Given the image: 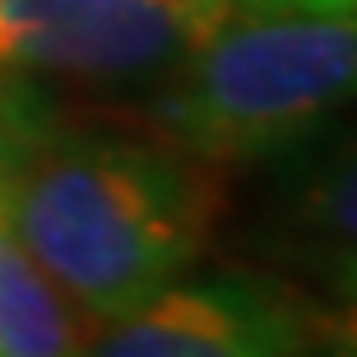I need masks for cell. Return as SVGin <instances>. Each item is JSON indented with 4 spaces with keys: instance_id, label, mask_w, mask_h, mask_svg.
I'll list each match as a JSON object with an SVG mask.
<instances>
[{
    "instance_id": "1",
    "label": "cell",
    "mask_w": 357,
    "mask_h": 357,
    "mask_svg": "<svg viewBox=\"0 0 357 357\" xmlns=\"http://www.w3.org/2000/svg\"><path fill=\"white\" fill-rule=\"evenodd\" d=\"M227 213V172L144 121L47 112L10 185L5 223L102 325L199 265Z\"/></svg>"
},
{
    "instance_id": "2",
    "label": "cell",
    "mask_w": 357,
    "mask_h": 357,
    "mask_svg": "<svg viewBox=\"0 0 357 357\" xmlns=\"http://www.w3.org/2000/svg\"><path fill=\"white\" fill-rule=\"evenodd\" d=\"M357 102V14L223 19L153 93L144 126L213 167L283 158Z\"/></svg>"
},
{
    "instance_id": "3",
    "label": "cell",
    "mask_w": 357,
    "mask_h": 357,
    "mask_svg": "<svg viewBox=\"0 0 357 357\" xmlns=\"http://www.w3.org/2000/svg\"><path fill=\"white\" fill-rule=\"evenodd\" d=\"M237 0H0V75L130 79L176 66Z\"/></svg>"
},
{
    "instance_id": "4",
    "label": "cell",
    "mask_w": 357,
    "mask_h": 357,
    "mask_svg": "<svg viewBox=\"0 0 357 357\" xmlns=\"http://www.w3.org/2000/svg\"><path fill=\"white\" fill-rule=\"evenodd\" d=\"M320 302L265 274L167 283L139 306L93 325L84 357H306Z\"/></svg>"
},
{
    "instance_id": "5",
    "label": "cell",
    "mask_w": 357,
    "mask_h": 357,
    "mask_svg": "<svg viewBox=\"0 0 357 357\" xmlns=\"http://www.w3.org/2000/svg\"><path fill=\"white\" fill-rule=\"evenodd\" d=\"M93 320L0 223V357H84Z\"/></svg>"
},
{
    "instance_id": "6",
    "label": "cell",
    "mask_w": 357,
    "mask_h": 357,
    "mask_svg": "<svg viewBox=\"0 0 357 357\" xmlns=\"http://www.w3.org/2000/svg\"><path fill=\"white\" fill-rule=\"evenodd\" d=\"M283 218L306 241V255H357V130L306 162Z\"/></svg>"
},
{
    "instance_id": "7",
    "label": "cell",
    "mask_w": 357,
    "mask_h": 357,
    "mask_svg": "<svg viewBox=\"0 0 357 357\" xmlns=\"http://www.w3.org/2000/svg\"><path fill=\"white\" fill-rule=\"evenodd\" d=\"M52 107L33 98L24 84H14V75H0V223H5V209H10V185L19 172V158H24L28 139L38 135L42 116Z\"/></svg>"
},
{
    "instance_id": "8",
    "label": "cell",
    "mask_w": 357,
    "mask_h": 357,
    "mask_svg": "<svg viewBox=\"0 0 357 357\" xmlns=\"http://www.w3.org/2000/svg\"><path fill=\"white\" fill-rule=\"evenodd\" d=\"M320 278L330 288V306H325V325L348 339H357V255H339V260H316Z\"/></svg>"
},
{
    "instance_id": "9",
    "label": "cell",
    "mask_w": 357,
    "mask_h": 357,
    "mask_svg": "<svg viewBox=\"0 0 357 357\" xmlns=\"http://www.w3.org/2000/svg\"><path fill=\"white\" fill-rule=\"evenodd\" d=\"M255 14H357V0H237Z\"/></svg>"
},
{
    "instance_id": "10",
    "label": "cell",
    "mask_w": 357,
    "mask_h": 357,
    "mask_svg": "<svg viewBox=\"0 0 357 357\" xmlns=\"http://www.w3.org/2000/svg\"><path fill=\"white\" fill-rule=\"evenodd\" d=\"M306 357H357V339H348V334H339V330L325 325V306H320V339H316V348H311Z\"/></svg>"
}]
</instances>
